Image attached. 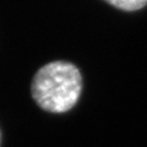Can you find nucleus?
I'll list each match as a JSON object with an SVG mask.
<instances>
[{
    "mask_svg": "<svg viewBox=\"0 0 147 147\" xmlns=\"http://www.w3.org/2000/svg\"><path fill=\"white\" fill-rule=\"evenodd\" d=\"M80 70L68 61H53L37 71L32 80L33 99L42 110L63 113L71 110L82 93Z\"/></svg>",
    "mask_w": 147,
    "mask_h": 147,
    "instance_id": "1",
    "label": "nucleus"
},
{
    "mask_svg": "<svg viewBox=\"0 0 147 147\" xmlns=\"http://www.w3.org/2000/svg\"><path fill=\"white\" fill-rule=\"evenodd\" d=\"M105 1L122 11H137L147 5V0H105Z\"/></svg>",
    "mask_w": 147,
    "mask_h": 147,
    "instance_id": "2",
    "label": "nucleus"
}]
</instances>
